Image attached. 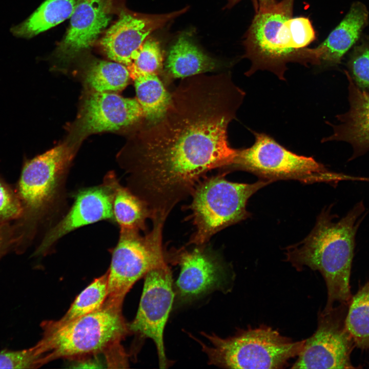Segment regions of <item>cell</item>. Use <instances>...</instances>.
Here are the masks:
<instances>
[{"label":"cell","mask_w":369,"mask_h":369,"mask_svg":"<svg viewBox=\"0 0 369 369\" xmlns=\"http://www.w3.org/2000/svg\"><path fill=\"white\" fill-rule=\"evenodd\" d=\"M174 254L173 262L180 268L176 291L181 300L193 299L228 284L230 275L226 268L209 251L199 247Z\"/></svg>","instance_id":"cell-14"},{"label":"cell","mask_w":369,"mask_h":369,"mask_svg":"<svg viewBox=\"0 0 369 369\" xmlns=\"http://www.w3.org/2000/svg\"><path fill=\"white\" fill-rule=\"evenodd\" d=\"M130 77L128 68L114 61H95L86 74L87 83L100 92L121 90L128 85Z\"/></svg>","instance_id":"cell-24"},{"label":"cell","mask_w":369,"mask_h":369,"mask_svg":"<svg viewBox=\"0 0 369 369\" xmlns=\"http://www.w3.org/2000/svg\"><path fill=\"white\" fill-rule=\"evenodd\" d=\"M241 0H228L225 8L231 9ZM255 11L270 7L277 3L276 0H252Z\"/></svg>","instance_id":"cell-31"},{"label":"cell","mask_w":369,"mask_h":369,"mask_svg":"<svg viewBox=\"0 0 369 369\" xmlns=\"http://www.w3.org/2000/svg\"><path fill=\"white\" fill-rule=\"evenodd\" d=\"M368 12L363 3H354L340 23L317 47L320 65L329 67L340 64L344 55L356 44L367 25Z\"/></svg>","instance_id":"cell-18"},{"label":"cell","mask_w":369,"mask_h":369,"mask_svg":"<svg viewBox=\"0 0 369 369\" xmlns=\"http://www.w3.org/2000/svg\"><path fill=\"white\" fill-rule=\"evenodd\" d=\"M42 365L33 346L18 351H0V368H32Z\"/></svg>","instance_id":"cell-29"},{"label":"cell","mask_w":369,"mask_h":369,"mask_svg":"<svg viewBox=\"0 0 369 369\" xmlns=\"http://www.w3.org/2000/svg\"><path fill=\"white\" fill-rule=\"evenodd\" d=\"M346 324L355 346L363 351L369 350V280L352 295Z\"/></svg>","instance_id":"cell-23"},{"label":"cell","mask_w":369,"mask_h":369,"mask_svg":"<svg viewBox=\"0 0 369 369\" xmlns=\"http://www.w3.org/2000/svg\"><path fill=\"white\" fill-rule=\"evenodd\" d=\"M102 220L114 222L112 192L104 182L76 193L68 212L46 232L34 255L45 256L64 236L80 227Z\"/></svg>","instance_id":"cell-13"},{"label":"cell","mask_w":369,"mask_h":369,"mask_svg":"<svg viewBox=\"0 0 369 369\" xmlns=\"http://www.w3.org/2000/svg\"><path fill=\"white\" fill-rule=\"evenodd\" d=\"M344 72L348 83L350 108L345 113L336 116L339 124L329 123L333 132L321 142L343 141L350 144L353 153L350 160H353L369 150V92L358 88L348 72Z\"/></svg>","instance_id":"cell-17"},{"label":"cell","mask_w":369,"mask_h":369,"mask_svg":"<svg viewBox=\"0 0 369 369\" xmlns=\"http://www.w3.org/2000/svg\"><path fill=\"white\" fill-rule=\"evenodd\" d=\"M112 5V0H79L57 46V56L69 60L89 49L109 23Z\"/></svg>","instance_id":"cell-16"},{"label":"cell","mask_w":369,"mask_h":369,"mask_svg":"<svg viewBox=\"0 0 369 369\" xmlns=\"http://www.w3.org/2000/svg\"><path fill=\"white\" fill-rule=\"evenodd\" d=\"M79 0H46L26 19L13 26L15 37L29 39L60 24L72 15Z\"/></svg>","instance_id":"cell-21"},{"label":"cell","mask_w":369,"mask_h":369,"mask_svg":"<svg viewBox=\"0 0 369 369\" xmlns=\"http://www.w3.org/2000/svg\"><path fill=\"white\" fill-rule=\"evenodd\" d=\"M220 63L204 53L187 34L180 35L170 49L163 73L167 79L185 78L219 69Z\"/></svg>","instance_id":"cell-19"},{"label":"cell","mask_w":369,"mask_h":369,"mask_svg":"<svg viewBox=\"0 0 369 369\" xmlns=\"http://www.w3.org/2000/svg\"><path fill=\"white\" fill-rule=\"evenodd\" d=\"M174 297L172 274L167 263L150 271L145 276L137 314L128 324L130 331L153 340L161 368L169 364L165 353L163 331Z\"/></svg>","instance_id":"cell-11"},{"label":"cell","mask_w":369,"mask_h":369,"mask_svg":"<svg viewBox=\"0 0 369 369\" xmlns=\"http://www.w3.org/2000/svg\"><path fill=\"white\" fill-rule=\"evenodd\" d=\"M225 174L203 177L194 189L189 208L196 231L189 244L200 246L218 232L247 218L249 198L271 183L263 179L253 183L233 182Z\"/></svg>","instance_id":"cell-7"},{"label":"cell","mask_w":369,"mask_h":369,"mask_svg":"<svg viewBox=\"0 0 369 369\" xmlns=\"http://www.w3.org/2000/svg\"><path fill=\"white\" fill-rule=\"evenodd\" d=\"M163 56L159 43L153 38H147L135 54L132 63L127 67L130 72L163 73Z\"/></svg>","instance_id":"cell-26"},{"label":"cell","mask_w":369,"mask_h":369,"mask_svg":"<svg viewBox=\"0 0 369 369\" xmlns=\"http://www.w3.org/2000/svg\"><path fill=\"white\" fill-rule=\"evenodd\" d=\"M348 303H339L329 311L320 313L315 332L305 340L292 368H357L351 359L356 346L346 324Z\"/></svg>","instance_id":"cell-10"},{"label":"cell","mask_w":369,"mask_h":369,"mask_svg":"<svg viewBox=\"0 0 369 369\" xmlns=\"http://www.w3.org/2000/svg\"><path fill=\"white\" fill-rule=\"evenodd\" d=\"M144 119L143 110L136 98L95 91L85 102L80 131L87 134L117 130Z\"/></svg>","instance_id":"cell-15"},{"label":"cell","mask_w":369,"mask_h":369,"mask_svg":"<svg viewBox=\"0 0 369 369\" xmlns=\"http://www.w3.org/2000/svg\"><path fill=\"white\" fill-rule=\"evenodd\" d=\"M152 220V230L144 236L138 231L120 230L107 271L106 299L122 305L125 296L137 281L150 271L167 263L162 245L165 221Z\"/></svg>","instance_id":"cell-9"},{"label":"cell","mask_w":369,"mask_h":369,"mask_svg":"<svg viewBox=\"0 0 369 369\" xmlns=\"http://www.w3.org/2000/svg\"><path fill=\"white\" fill-rule=\"evenodd\" d=\"M245 92L230 71L182 79L162 115L139 133L127 168L128 188L153 215L167 217L209 171L226 170L236 149L228 138Z\"/></svg>","instance_id":"cell-1"},{"label":"cell","mask_w":369,"mask_h":369,"mask_svg":"<svg viewBox=\"0 0 369 369\" xmlns=\"http://www.w3.org/2000/svg\"><path fill=\"white\" fill-rule=\"evenodd\" d=\"M362 201L356 204L337 221L330 211H323L309 235L288 249L287 261L297 270L308 266L318 271L325 281L327 301L323 311L335 302L348 303L352 298L350 278L355 236L365 211Z\"/></svg>","instance_id":"cell-2"},{"label":"cell","mask_w":369,"mask_h":369,"mask_svg":"<svg viewBox=\"0 0 369 369\" xmlns=\"http://www.w3.org/2000/svg\"><path fill=\"white\" fill-rule=\"evenodd\" d=\"M188 7L161 14H145L122 11L117 20L105 32L100 47L109 58L127 67L148 36L153 31L185 13Z\"/></svg>","instance_id":"cell-12"},{"label":"cell","mask_w":369,"mask_h":369,"mask_svg":"<svg viewBox=\"0 0 369 369\" xmlns=\"http://www.w3.org/2000/svg\"><path fill=\"white\" fill-rule=\"evenodd\" d=\"M251 131L255 137L254 144L236 149L234 160L226 170L248 171L271 182L280 179L329 182L347 177L329 171L313 157L293 153L268 134Z\"/></svg>","instance_id":"cell-8"},{"label":"cell","mask_w":369,"mask_h":369,"mask_svg":"<svg viewBox=\"0 0 369 369\" xmlns=\"http://www.w3.org/2000/svg\"><path fill=\"white\" fill-rule=\"evenodd\" d=\"M201 334L209 343L197 341L209 364L226 368H282L298 356L305 342L293 341L263 325L242 330L225 338Z\"/></svg>","instance_id":"cell-6"},{"label":"cell","mask_w":369,"mask_h":369,"mask_svg":"<svg viewBox=\"0 0 369 369\" xmlns=\"http://www.w3.org/2000/svg\"><path fill=\"white\" fill-rule=\"evenodd\" d=\"M122 305L106 299L96 311L61 325L43 322L42 338L33 347L43 364L59 358H74L117 346L130 331Z\"/></svg>","instance_id":"cell-5"},{"label":"cell","mask_w":369,"mask_h":369,"mask_svg":"<svg viewBox=\"0 0 369 369\" xmlns=\"http://www.w3.org/2000/svg\"><path fill=\"white\" fill-rule=\"evenodd\" d=\"M15 245L13 222L0 224V259L10 251H14Z\"/></svg>","instance_id":"cell-30"},{"label":"cell","mask_w":369,"mask_h":369,"mask_svg":"<svg viewBox=\"0 0 369 369\" xmlns=\"http://www.w3.org/2000/svg\"><path fill=\"white\" fill-rule=\"evenodd\" d=\"M294 2L281 0L255 11L243 41V57L251 63L247 76L267 70L284 80L289 63L320 65L319 49L306 47L298 18L293 17Z\"/></svg>","instance_id":"cell-3"},{"label":"cell","mask_w":369,"mask_h":369,"mask_svg":"<svg viewBox=\"0 0 369 369\" xmlns=\"http://www.w3.org/2000/svg\"><path fill=\"white\" fill-rule=\"evenodd\" d=\"M72 157L60 145L24 162L14 187L21 207L19 217L13 222L17 254L26 251L58 203Z\"/></svg>","instance_id":"cell-4"},{"label":"cell","mask_w":369,"mask_h":369,"mask_svg":"<svg viewBox=\"0 0 369 369\" xmlns=\"http://www.w3.org/2000/svg\"><path fill=\"white\" fill-rule=\"evenodd\" d=\"M103 182L112 191L114 222L120 230L145 231L146 221L151 217L147 205L128 187L122 186L114 172L108 173Z\"/></svg>","instance_id":"cell-20"},{"label":"cell","mask_w":369,"mask_h":369,"mask_svg":"<svg viewBox=\"0 0 369 369\" xmlns=\"http://www.w3.org/2000/svg\"><path fill=\"white\" fill-rule=\"evenodd\" d=\"M347 71L360 89L369 90V41L355 46L347 62Z\"/></svg>","instance_id":"cell-27"},{"label":"cell","mask_w":369,"mask_h":369,"mask_svg":"<svg viewBox=\"0 0 369 369\" xmlns=\"http://www.w3.org/2000/svg\"><path fill=\"white\" fill-rule=\"evenodd\" d=\"M20 214V204L15 187L0 174V224L14 221Z\"/></svg>","instance_id":"cell-28"},{"label":"cell","mask_w":369,"mask_h":369,"mask_svg":"<svg viewBox=\"0 0 369 369\" xmlns=\"http://www.w3.org/2000/svg\"><path fill=\"white\" fill-rule=\"evenodd\" d=\"M108 293V272L95 279L75 299L66 313L58 320L51 321L61 325L99 309Z\"/></svg>","instance_id":"cell-25"},{"label":"cell","mask_w":369,"mask_h":369,"mask_svg":"<svg viewBox=\"0 0 369 369\" xmlns=\"http://www.w3.org/2000/svg\"><path fill=\"white\" fill-rule=\"evenodd\" d=\"M130 74L134 80L136 99L143 110L144 119L148 121L156 120L167 107L170 93L157 74L137 72Z\"/></svg>","instance_id":"cell-22"}]
</instances>
